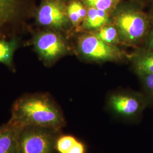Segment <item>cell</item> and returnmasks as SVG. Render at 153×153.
I'll list each match as a JSON object with an SVG mask.
<instances>
[{
    "instance_id": "cell-18",
    "label": "cell",
    "mask_w": 153,
    "mask_h": 153,
    "mask_svg": "<svg viewBox=\"0 0 153 153\" xmlns=\"http://www.w3.org/2000/svg\"><path fill=\"white\" fill-rule=\"evenodd\" d=\"M141 47L149 50L153 51V18L152 25Z\"/></svg>"
},
{
    "instance_id": "cell-1",
    "label": "cell",
    "mask_w": 153,
    "mask_h": 153,
    "mask_svg": "<svg viewBox=\"0 0 153 153\" xmlns=\"http://www.w3.org/2000/svg\"><path fill=\"white\" fill-rule=\"evenodd\" d=\"M64 120L53 100L45 94H27L18 99L12 108L10 124L20 127H38L59 130Z\"/></svg>"
},
{
    "instance_id": "cell-14",
    "label": "cell",
    "mask_w": 153,
    "mask_h": 153,
    "mask_svg": "<svg viewBox=\"0 0 153 153\" xmlns=\"http://www.w3.org/2000/svg\"><path fill=\"white\" fill-rule=\"evenodd\" d=\"M94 33L108 44L116 46L122 44L117 30L111 22Z\"/></svg>"
},
{
    "instance_id": "cell-12",
    "label": "cell",
    "mask_w": 153,
    "mask_h": 153,
    "mask_svg": "<svg viewBox=\"0 0 153 153\" xmlns=\"http://www.w3.org/2000/svg\"><path fill=\"white\" fill-rule=\"evenodd\" d=\"M88 7L82 0H68L67 15L73 31L78 33L88 14Z\"/></svg>"
},
{
    "instance_id": "cell-3",
    "label": "cell",
    "mask_w": 153,
    "mask_h": 153,
    "mask_svg": "<svg viewBox=\"0 0 153 153\" xmlns=\"http://www.w3.org/2000/svg\"><path fill=\"white\" fill-rule=\"evenodd\" d=\"M68 39L59 31L40 28L33 33L30 44L44 65L51 66L71 52Z\"/></svg>"
},
{
    "instance_id": "cell-10",
    "label": "cell",
    "mask_w": 153,
    "mask_h": 153,
    "mask_svg": "<svg viewBox=\"0 0 153 153\" xmlns=\"http://www.w3.org/2000/svg\"><path fill=\"white\" fill-rule=\"evenodd\" d=\"M110 22L111 14L109 13L88 7L87 16L82 23L79 32L95 33Z\"/></svg>"
},
{
    "instance_id": "cell-15",
    "label": "cell",
    "mask_w": 153,
    "mask_h": 153,
    "mask_svg": "<svg viewBox=\"0 0 153 153\" xmlns=\"http://www.w3.org/2000/svg\"><path fill=\"white\" fill-rule=\"evenodd\" d=\"M89 7L105 11L109 14L114 11L123 0H82Z\"/></svg>"
},
{
    "instance_id": "cell-4",
    "label": "cell",
    "mask_w": 153,
    "mask_h": 153,
    "mask_svg": "<svg viewBox=\"0 0 153 153\" xmlns=\"http://www.w3.org/2000/svg\"><path fill=\"white\" fill-rule=\"evenodd\" d=\"M76 51L83 60L95 62L120 61L127 57L118 46L108 44L94 33L87 32L78 33Z\"/></svg>"
},
{
    "instance_id": "cell-9",
    "label": "cell",
    "mask_w": 153,
    "mask_h": 153,
    "mask_svg": "<svg viewBox=\"0 0 153 153\" xmlns=\"http://www.w3.org/2000/svg\"><path fill=\"white\" fill-rule=\"evenodd\" d=\"M129 58L137 76L153 74V51L138 47Z\"/></svg>"
},
{
    "instance_id": "cell-8",
    "label": "cell",
    "mask_w": 153,
    "mask_h": 153,
    "mask_svg": "<svg viewBox=\"0 0 153 153\" xmlns=\"http://www.w3.org/2000/svg\"><path fill=\"white\" fill-rule=\"evenodd\" d=\"M53 138L46 129L24 128L19 137L18 153H52Z\"/></svg>"
},
{
    "instance_id": "cell-20",
    "label": "cell",
    "mask_w": 153,
    "mask_h": 153,
    "mask_svg": "<svg viewBox=\"0 0 153 153\" xmlns=\"http://www.w3.org/2000/svg\"><path fill=\"white\" fill-rule=\"evenodd\" d=\"M148 5L149 7V13L153 18V0H149L148 2Z\"/></svg>"
},
{
    "instance_id": "cell-5",
    "label": "cell",
    "mask_w": 153,
    "mask_h": 153,
    "mask_svg": "<svg viewBox=\"0 0 153 153\" xmlns=\"http://www.w3.org/2000/svg\"><path fill=\"white\" fill-rule=\"evenodd\" d=\"M68 0H40L33 18L36 26L65 34L69 38L73 33L66 7Z\"/></svg>"
},
{
    "instance_id": "cell-2",
    "label": "cell",
    "mask_w": 153,
    "mask_h": 153,
    "mask_svg": "<svg viewBox=\"0 0 153 153\" xmlns=\"http://www.w3.org/2000/svg\"><path fill=\"white\" fill-rule=\"evenodd\" d=\"M144 6L134 0H123L111 15V22L117 30L122 44L142 46L153 20Z\"/></svg>"
},
{
    "instance_id": "cell-21",
    "label": "cell",
    "mask_w": 153,
    "mask_h": 153,
    "mask_svg": "<svg viewBox=\"0 0 153 153\" xmlns=\"http://www.w3.org/2000/svg\"><path fill=\"white\" fill-rule=\"evenodd\" d=\"M138 2L141 4L145 6L146 4H148V2L149 0H134Z\"/></svg>"
},
{
    "instance_id": "cell-16",
    "label": "cell",
    "mask_w": 153,
    "mask_h": 153,
    "mask_svg": "<svg viewBox=\"0 0 153 153\" xmlns=\"http://www.w3.org/2000/svg\"><path fill=\"white\" fill-rule=\"evenodd\" d=\"M149 104H153V74L138 76Z\"/></svg>"
},
{
    "instance_id": "cell-11",
    "label": "cell",
    "mask_w": 153,
    "mask_h": 153,
    "mask_svg": "<svg viewBox=\"0 0 153 153\" xmlns=\"http://www.w3.org/2000/svg\"><path fill=\"white\" fill-rule=\"evenodd\" d=\"M23 129L9 124L0 132V153H18L19 137Z\"/></svg>"
},
{
    "instance_id": "cell-13",
    "label": "cell",
    "mask_w": 153,
    "mask_h": 153,
    "mask_svg": "<svg viewBox=\"0 0 153 153\" xmlns=\"http://www.w3.org/2000/svg\"><path fill=\"white\" fill-rule=\"evenodd\" d=\"M21 39L15 36L10 40L0 38V63L5 65L12 71H15L14 55L20 44Z\"/></svg>"
},
{
    "instance_id": "cell-22",
    "label": "cell",
    "mask_w": 153,
    "mask_h": 153,
    "mask_svg": "<svg viewBox=\"0 0 153 153\" xmlns=\"http://www.w3.org/2000/svg\"><path fill=\"white\" fill-rule=\"evenodd\" d=\"M2 128H0V132H1V130H2Z\"/></svg>"
},
{
    "instance_id": "cell-6",
    "label": "cell",
    "mask_w": 153,
    "mask_h": 153,
    "mask_svg": "<svg viewBox=\"0 0 153 153\" xmlns=\"http://www.w3.org/2000/svg\"><path fill=\"white\" fill-rule=\"evenodd\" d=\"M36 0H0V33L33 18Z\"/></svg>"
},
{
    "instance_id": "cell-17",
    "label": "cell",
    "mask_w": 153,
    "mask_h": 153,
    "mask_svg": "<svg viewBox=\"0 0 153 153\" xmlns=\"http://www.w3.org/2000/svg\"><path fill=\"white\" fill-rule=\"evenodd\" d=\"M77 141L71 136H64L60 137L56 142V149L60 153H66Z\"/></svg>"
},
{
    "instance_id": "cell-7",
    "label": "cell",
    "mask_w": 153,
    "mask_h": 153,
    "mask_svg": "<svg viewBox=\"0 0 153 153\" xmlns=\"http://www.w3.org/2000/svg\"><path fill=\"white\" fill-rule=\"evenodd\" d=\"M149 104L143 93L134 91L114 93L108 99V107L115 115L128 119L139 117Z\"/></svg>"
},
{
    "instance_id": "cell-19",
    "label": "cell",
    "mask_w": 153,
    "mask_h": 153,
    "mask_svg": "<svg viewBox=\"0 0 153 153\" xmlns=\"http://www.w3.org/2000/svg\"><path fill=\"white\" fill-rule=\"evenodd\" d=\"M85 148L83 144L77 141L66 153H85Z\"/></svg>"
}]
</instances>
